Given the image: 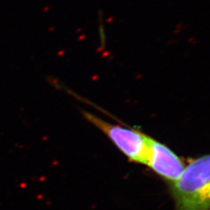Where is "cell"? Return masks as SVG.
Instances as JSON below:
<instances>
[{"mask_svg": "<svg viewBox=\"0 0 210 210\" xmlns=\"http://www.w3.org/2000/svg\"><path fill=\"white\" fill-rule=\"evenodd\" d=\"M169 186L177 210H210V154L192 160Z\"/></svg>", "mask_w": 210, "mask_h": 210, "instance_id": "1", "label": "cell"}, {"mask_svg": "<svg viewBox=\"0 0 210 210\" xmlns=\"http://www.w3.org/2000/svg\"><path fill=\"white\" fill-rule=\"evenodd\" d=\"M81 113L84 119L103 132L129 161L147 165L149 135L139 129L110 123L87 111H82Z\"/></svg>", "mask_w": 210, "mask_h": 210, "instance_id": "2", "label": "cell"}, {"mask_svg": "<svg viewBox=\"0 0 210 210\" xmlns=\"http://www.w3.org/2000/svg\"><path fill=\"white\" fill-rule=\"evenodd\" d=\"M146 166L170 185L180 177L186 165L183 160L167 145L149 136Z\"/></svg>", "mask_w": 210, "mask_h": 210, "instance_id": "3", "label": "cell"}]
</instances>
